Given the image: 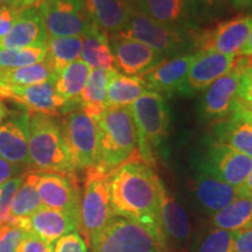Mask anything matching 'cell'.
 Returning <instances> with one entry per match:
<instances>
[{
    "label": "cell",
    "mask_w": 252,
    "mask_h": 252,
    "mask_svg": "<svg viewBox=\"0 0 252 252\" xmlns=\"http://www.w3.org/2000/svg\"><path fill=\"white\" fill-rule=\"evenodd\" d=\"M93 23L106 33L117 34L130 19L133 7L123 0H84Z\"/></svg>",
    "instance_id": "obj_25"
},
{
    "label": "cell",
    "mask_w": 252,
    "mask_h": 252,
    "mask_svg": "<svg viewBox=\"0 0 252 252\" xmlns=\"http://www.w3.org/2000/svg\"><path fill=\"white\" fill-rule=\"evenodd\" d=\"M24 172V166L14 165L0 158V187L11 179L19 176Z\"/></svg>",
    "instance_id": "obj_43"
},
{
    "label": "cell",
    "mask_w": 252,
    "mask_h": 252,
    "mask_svg": "<svg viewBox=\"0 0 252 252\" xmlns=\"http://www.w3.org/2000/svg\"><path fill=\"white\" fill-rule=\"evenodd\" d=\"M25 179V174L15 176L0 187V226L4 225L6 220L9 216V209H11L12 201L18 188L20 187Z\"/></svg>",
    "instance_id": "obj_36"
},
{
    "label": "cell",
    "mask_w": 252,
    "mask_h": 252,
    "mask_svg": "<svg viewBox=\"0 0 252 252\" xmlns=\"http://www.w3.org/2000/svg\"><path fill=\"white\" fill-rule=\"evenodd\" d=\"M112 70L91 69L86 86L81 93L78 104L94 119L98 118L106 108V88Z\"/></svg>",
    "instance_id": "obj_29"
},
{
    "label": "cell",
    "mask_w": 252,
    "mask_h": 252,
    "mask_svg": "<svg viewBox=\"0 0 252 252\" xmlns=\"http://www.w3.org/2000/svg\"><path fill=\"white\" fill-rule=\"evenodd\" d=\"M251 58L237 55L235 67L220 77L204 91L200 102V117L208 123L226 119L231 115L237 100V88L241 71L250 63Z\"/></svg>",
    "instance_id": "obj_11"
},
{
    "label": "cell",
    "mask_w": 252,
    "mask_h": 252,
    "mask_svg": "<svg viewBox=\"0 0 252 252\" xmlns=\"http://www.w3.org/2000/svg\"><path fill=\"white\" fill-rule=\"evenodd\" d=\"M232 111L239 113V115H242L243 117L247 118L248 121H250L252 123V104L244 102V100L239 99L237 97V100H236V104H235V108Z\"/></svg>",
    "instance_id": "obj_45"
},
{
    "label": "cell",
    "mask_w": 252,
    "mask_h": 252,
    "mask_svg": "<svg viewBox=\"0 0 252 252\" xmlns=\"http://www.w3.org/2000/svg\"><path fill=\"white\" fill-rule=\"evenodd\" d=\"M133 9L168 27L180 30H196L194 20L197 19L185 0H130Z\"/></svg>",
    "instance_id": "obj_21"
},
{
    "label": "cell",
    "mask_w": 252,
    "mask_h": 252,
    "mask_svg": "<svg viewBox=\"0 0 252 252\" xmlns=\"http://www.w3.org/2000/svg\"><path fill=\"white\" fill-rule=\"evenodd\" d=\"M19 14V9H15L11 6H2L0 7V41L9 33L15 23Z\"/></svg>",
    "instance_id": "obj_41"
},
{
    "label": "cell",
    "mask_w": 252,
    "mask_h": 252,
    "mask_svg": "<svg viewBox=\"0 0 252 252\" xmlns=\"http://www.w3.org/2000/svg\"><path fill=\"white\" fill-rule=\"evenodd\" d=\"M81 58L91 69H116L109 34L94 24L82 35Z\"/></svg>",
    "instance_id": "obj_26"
},
{
    "label": "cell",
    "mask_w": 252,
    "mask_h": 252,
    "mask_svg": "<svg viewBox=\"0 0 252 252\" xmlns=\"http://www.w3.org/2000/svg\"><path fill=\"white\" fill-rule=\"evenodd\" d=\"M236 232L214 228L203 236L196 252H231Z\"/></svg>",
    "instance_id": "obj_35"
},
{
    "label": "cell",
    "mask_w": 252,
    "mask_h": 252,
    "mask_svg": "<svg viewBox=\"0 0 252 252\" xmlns=\"http://www.w3.org/2000/svg\"><path fill=\"white\" fill-rule=\"evenodd\" d=\"M30 232L19 226H0V252H17L19 245Z\"/></svg>",
    "instance_id": "obj_37"
},
{
    "label": "cell",
    "mask_w": 252,
    "mask_h": 252,
    "mask_svg": "<svg viewBox=\"0 0 252 252\" xmlns=\"http://www.w3.org/2000/svg\"><path fill=\"white\" fill-rule=\"evenodd\" d=\"M47 55V43L27 48H0V69L26 67L42 62Z\"/></svg>",
    "instance_id": "obj_34"
},
{
    "label": "cell",
    "mask_w": 252,
    "mask_h": 252,
    "mask_svg": "<svg viewBox=\"0 0 252 252\" xmlns=\"http://www.w3.org/2000/svg\"><path fill=\"white\" fill-rule=\"evenodd\" d=\"M237 97L249 104H252V64L251 60L248 65L242 69L239 76Z\"/></svg>",
    "instance_id": "obj_39"
},
{
    "label": "cell",
    "mask_w": 252,
    "mask_h": 252,
    "mask_svg": "<svg viewBox=\"0 0 252 252\" xmlns=\"http://www.w3.org/2000/svg\"><path fill=\"white\" fill-rule=\"evenodd\" d=\"M160 229L167 251L171 248L180 251L187 247L190 237V224L187 213L165 186L160 202Z\"/></svg>",
    "instance_id": "obj_19"
},
{
    "label": "cell",
    "mask_w": 252,
    "mask_h": 252,
    "mask_svg": "<svg viewBox=\"0 0 252 252\" xmlns=\"http://www.w3.org/2000/svg\"><path fill=\"white\" fill-rule=\"evenodd\" d=\"M39 11L52 37L82 36L94 24L84 0H43Z\"/></svg>",
    "instance_id": "obj_9"
},
{
    "label": "cell",
    "mask_w": 252,
    "mask_h": 252,
    "mask_svg": "<svg viewBox=\"0 0 252 252\" xmlns=\"http://www.w3.org/2000/svg\"><path fill=\"white\" fill-rule=\"evenodd\" d=\"M36 190L43 207L67 214L80 224L81 193L76 173L37 172Z\"/></svg>",
    "instance_id": "obj_12"
},
{
    "label": "cell",
    "mask_w": 252,
    "mask_h": 252,
    "mask_svg": "<svg viewBox=\"0 0 252 252\" xmlns=\"http://www.w3.org/2000/svg\"><path fill=\"white\" fill-rule=\"evenodd\" d=\"M212 141L252 158V123L232 111L226 119L214 123Z\"/></svg>",
    "instance_id": "obj_23"
},
{
    "label": "cell",
    "mask_w": 252,
    "mask_h": 252,
    "mask_svg": "<svg viewBox=\"0 0 252 252\" xmlns=\"http://www.w3.org/2000/svg\"><path fill=\"white\" fill-rule=\"evenodd\" d=\"M193 31L165 26L133 9L124 28L117 34L149 46L162 58L171 59L194 47Z\"/></svg>",
    "instance_id": "obj_6"
},
{
    "label": "cell",
    "mask_w": 252,
    "mask_h": 252,
    "mask_svg": "<svg viewBox=\"0 0 252 252\" xmlns=\"http://www.w3.org/2000/svg\"><path fill=\"white\" fill-rule=\"evenodd\" d=\"M99 133V167L111 173L138 153L137 131L128 106H106L96 119Z\"/></svg>",
    "instance_id": "obj_3"
},
{
    "label": "cell",
    "mask_w": 252,
    "mask_h": 252,
    "mask_svg": "<svg viewBox=\"0 0 252 252\" xmlns=\"http://www.w3.org/2000/svg\"><path fill=\"white\" fill-rule=\"evenodd\" d=\"M196 1L200 9H203L207 14H217L224 4L222 0H196Z\"/></svg>",
    "instance_id": "obj_44"
},
{
    "label": "cell",
    "mask_w": 252,
    "mask_h": 252,
    "mask_svg": "<svg viewBox=\"0 0 252 252\" xmlns=\"http://www.w3.org/2000/svg\"><path fill=\"white\" fill-rule=\"evenodd\" d=\"M90 71L91 68L89 65L78 59L63 68L58 74L55 80V90L60 97L67 102L64 112L69 108L78 104L81 93L86 86Z\"/></svg>",
    "instance_id": "obj_27"
},
{
    "label": "cell",
    "mask_w": 252,
    "mask_h": 252,
    "mask_svg": "<svg viewBox=\"0 0 252 252\" xmlns=\"http://www.w3.org/2000/svg\"><path fill=\"white\" fill-rule=\"evenodd\" d=\"M6 116H7V109H6L4 103L0 100V124H1L2 121L6 118Z\"/></svg>",
    "instance_id": "obj_51"
},
{
    "label": "cell",
    "mask_w": 252,
    "mask_h": 252,
    "mask_svg": "<svg viewBox=\"0 0 252 252\" xmlns=\"http://www.w3.org/2000/svg\"><path fill=\"white\" fill-rule=\"evenodd\" d=\"M48 40L45 23L36 6L19 11L9 33L0 41V48H27L45 46Z\"/></svg>",
    "instance_id": "obj_20"
},
{
    "label": "cell",
    "mask_w": 252,
    "mask_h": 252,
    "mask_svg": "<svg viewBox=\"0 0 252 252\" xmlns=\"http://www.w3.org/2000/svg\"><path fill=\"white\" fill-rule=\"evenodd\" d=\"M28 228L32 234L36 235L47 243L53 244L70 232H78L80 224L67 214L41 207L28 217Z\"/></svg>",
    "instance_id": "obj_24"
},
{
    "label": "cell",
    "mask_w": 252,
    "mask_h": 252,
    "mask_svg": "<svg viewBox=\"0 0 252 252\" xmlns=\"http://www.w3.org/2000/svg\"><path fill=\"white\" fill-rule=\"evenodd\" d=\"M238 55L247 56V58H252V28H251L250 34H249L248 41L245 42V45L242 47V49L239 50Z\"/></svg>",
    "instance_id": "obj_49"
},
{
    "label": "cell",
    "mask_w": 252,
    "mask_h": 252,
    "mask_svg": "<svg viewBox=\"0 0 252 252\" xmlns=\"http://www.w3.org/2000/svg\"><path fill=\"white\" fill-rule=\"evenodd\" d=\"M7 5V0H0V7H2V6H6Z\"/></svg>",
    "instance_id": "obj_52"
},
{
    "label": "cell",
    "mask_w": 252,
    "mask_h": 252,
    "mask_svg": "<svg viewBox=\"0 0 252 252\" xmlns=\"http://www.w3.org/2000/svg\"><path fill=\"white\" fill-rule=\"evenodd\" d=\"M58 74L45 59L42 62L26 67L0 69V83L14 86H32L43 82L55 81Z\"/></svg>",
    "instance_id": "obj_31"
},
{
    "label": "cell",
    "mask_w": 252,
    "mask_h": 252,
    "mask_svg": "<svg viewBox=\"0 0 252 252\" xmlns=\"http://www.w3.org/2000/svg\"><path fill=\"white\" fill-rule=\"evenodd\" d=\"M110 174L99 166L86 169L78 234L83 236L87 245L116 216L110 201Z\"/></svg>",
    "instance_id": "obj_5"
},
{
    "label": "cell",
    "mask_w": 252,
    "mask_h": 252,
    "mask_svg": "<svg viewBox=\"0 0 252 252\" xmlns=\"http://www.w3.org/2000/svg\"><path fill=\"white\" fill-rule=\"evenodd\" d=\"M82 36L52 37L47 40L46 60L56 74L81 56Z\"/></svg>",
    "instance_id": "obj_32"
},
{
    "label": "cell",
    "mask_w": 252,
    "mask_h": 252,
    "mask_svg": "<svg viewBox=\"0 0 252 252\" xmlns=\"http://www.w3.org/2000/svg\"><path fill=\"white\" fill-rule=\"evenodd\" d=\"M62 121L69 152L76 169H87L99 162V133L96 119L80 104L67 110Z\"/></svg>",
    "instance_id": "obj_8"
},
{
    "label": "cell",
    "mask_w": 252,
    "mask_h": 252,
    "mask_svg": "<svg viewBox=\"0 0 252 252\" xmlns=\"http://www.w3.org/2000/svg\"><path fill=\"white\" fill-rule=\"evenodd\" d=\"M30 111L13 113L0 124V158L19 166H30Z\"/></svg>",
    "instance_id": "obj_17"
},
{
    "label": "cell",
    "mask_w": 252,
    "mask_h": 252,
    "mask_svg": "<svg viewBox=\"0 0 252 252\" xmlns=\"http://www.w3.org/2000/svg\"><path fill=\"white\" fill-rule=\"evenodd\" d=\"M224 4L231 6L236 11H242V9H247L252 6V0H222Z\"/></svg>",
    "instance_id": "obj_48"
},
{
    "label": "cell",
    "mask_w": 252,
    "mask_h": 252,
    "mask_svg": "<svg viewBox=\"0 0 252 252\" xmlns=\"http://www.w3.org/2000/svg\"><path fill=\"white\" fill-rule=\"evenodd\" d=\"M17 252H54L52 244L30 232L19 245Z\"/></svg>",
    "instance_id": "obj_40"
},
{
    "label": "cell",
    "mask_w": 252,
    "mask_h": 252,
    "mask_svg": "<svg viewBox=\"0 0 252 252\" xmlns=\"http://www.w3.org/2000/svg\"><path fill=\"white\" fill-rule=\"evenodd\" d=\"M251 64H252V58H251Z\"/></svg>",
    "instance_id": "obj_54"
},
{
    "label": "cell",
    "mask_w": 252,
    "mask_h": 252,
    "mask_svg": "<svg viewBox=\"0 0 252 252\" xmlns=\"http://www.w3.org/2000/svg\"><path fill=\"white\" fill-rule=\"evenodd\" d=\"M123 1H126V2H128V1H130V0H123Z\"/></svg>",
    "instance_id": "obj_53"
},
{
    "label": "cell",
    "mask_w": 252,
    "mask_h": 252,
    "mask_svg": "<svg viewBox=\"0 0 252 252\" xmlns=\"http://www.w3.org/2000/svg\"><path fill=\"white\" fill-rule=\"evenodd\" d=\"M191 190L202 209L214 215L238 197V189L213 176L198 172L191 182Z\"/></svg>",
    "instance_id": "obj_22"
},
{
    "label": "cell",
    "mask_w": 252,
    "mask_h": 252,
    "mask_svg": "<svg viewBox=\"0 0 252 252\" xmlns=\"http://www.w3.org/2000/svg\"><path fill=\"white\" fill-rule=\"evenodd\" d=\"M185 1H186V4L188 5V7L190 8V11L193 12V13L198 18L201 9H200V6H198L196 0H185Z\"/></svg>",
    "instance_id": "obj_50"
},
{
    "label": "cell",
    "mask_w": 252,
    "mask_h": 252,
    "mask_svg": "<svg viewBox=\"0 0 252 252\" xmlns=\"http://www.w3.org/2000/svg\"><path fill=\"white\" fill-rule=\"evenodd\" d=\"M147 89L141 76H128L113 69L106 88V106H128Z\"/></svg>",
    "instance_id": "obj_28"
},
{
    "label": "cell",
    "mask_w": 252,
    "mask_h": 252,
    "mask_svg": "<svg viewBox=\"0 0 252 252\" xmlns=\"http://www.w3.org/2000/svg\"><path fill=\"white\" fill-rule=\"evenodd\" d=\"M110 48L116 69L128 76H143L165 60L149 46L119 34H111Z\"/></svg>",
    "instance_id": "obj_14"
},
{
    "label": "cell",
    "mask_w": 252,
    "mask_h": 252,
    "mask_svg": "<svg viewBox=\"0 0 252 252\" xmlns=\"http://www.w3.org/2000/svg\"><path fill=\"white\" fill-rule=\"evenodd\" d=\"M194 59L195 54L187 53L163 60L159 65L141 76L146 89L166 96L182 94L186 78Z\"/></svg>",
    "instance_id": "obj_18"
},
{
    "label": "cell",
    "mask_w": 252,
    "mask_h": 252,
    "mask_svg": "<svg viewBox=\"0 0 252 252\" xmlns=\"http://www.w3.org/2000/svg\"><path fill=\"white\" fill-rule=\"evenodd\" d=\"M30 113V166L37 172L75 174L76 167L69 152L59 116L32 111Z\"/></svg>",
    "instance_id": "obj_2"
},
{
    "label": "cell",
    "mask_w": 252,
    "mask_h": 252,
    "mask_svg": "<svg viewBox=\"0 0 252 252\" xmlns=\"http://www.w3.org/2000/svg\"><path fill=\"white\" fill-rule=\"evenodd\" d=\"M252 171V158L212 141L198 161V172L239 188Z\"/></svg>",
    "instance_id": "obj_13"
},
{
    "label": "cell",
    "mask_w": 252,
    "mask_h": 252,
    "mask_svg": "<svg viewBox=\"0 0 252 252\" xmlns=\"http://www.w3.org/2000/svg\"><path fill=\"white\" fill-rule=\"evenodd\" d=\"M130 109L137 131L138 153L144 162L152 167L168 135L171 124L168 106L161 94L147 90L131 104Z\"/></svg>",
    "instance_id": "obj_4"
},
{
    "label": "cell",
    "mask_w": 252,
    "mask_h": 252,
    "mask_svg": "<svg viewBox=\"0 0 252 252\" xmlns=\"http://www.w3.org/2000/svg\"><path fill=\"white\" fill-rule=\"evenodd\" d=\"M162 188L163 184L154 169L137 153L110 174L113 213L144 226L163 242L160 229Z\"/></svg>",
    "instance_id": "obj_1"
},
{
    "label": "cell",
    "mask_w": 252,
    "mask_h": 252,
    "mask_svg": "<svg viewBox=\"0 0 252 252\" xmlns=\"http://www.w3.org/2000/svg\"><path fill=\"white\" fill-rule=\"evenodd\" d=\"M252 28V15L220 21L212 28L194 30L193 46L197 52H215L223 55H238L248 41Z\"/></svg>",
    "instance_id": "obj_10"
},
{
    "label": "cell",
    "mask_w": 252,
    "mask_h": 252,
    "mask_svg": "<svg viewBox=\"0 0 252 252\" xmlns=\"http://www.w3.org/2000/svg\"><path fill=\"white\" fill-rule=\"evenodd\" d=\"M0 97L17 100L26 106L28 111L52 116H59L67 108V102L56 93L55 81L32 86L0 83Z\"/></svg>",
    "instance_id": "obj_15"
},
{
    "label": "cell",
    "mask_w": 252,
    "mask_h": 252,
    "mask_svg": "<svg viewBox=\"0 0 252 252\" xmlns=\"http://www.w3.org/2000/svg\"><path fill=\"white\" fill-rule=\"evenodd\" d=\"M237 55H223L215 52H196L189 68L182 94L194 96L209 88L214 82L231 70Z\"/></svg>",
    "instance_id": "obj_16"
},
{
    "label": "cell",
    "mask_w": 252,
    "mask_h": 252,
    "mask_svg": "<svg viewBox=\"0 0 252 252\" xmlns=\"http://www.w3.org/2000/svg\"><path fill=\"white\" fill-rule=\"evenodd\" d=\"M43 0H7V6H11L15 9H23L30 6H34L35 4H40Z\"/></svg>",
    "instance_id": "obj_46"
},
{
    "label": "cell",
    "mask_w": 252,
    "mask_h": 252,
    "mask_svg": "<svg viewBox=\"0 0 252 252\" xmlns=\"http://www.w3.org/2000/svg\"><path fill=\"white\" fill-rule=\"evenodd\" d=\"M214 228L237 232L252 224V198L238 196L231 203L214 214Z\"/></svg>",
    "instance_id": "obj_30"
},
{
    "label": "cell",
    "mask_w": 252,
    "mask_h": 252,
    "mask_svg": "<svg viewBox=\"0 0 252 252\" xmlns=\"http://www.w3.org/2000/svg\"><path fill=\"white\" fill-rule=\"evenodd\" d=\"M54 252H88L87 244L77 231L63 236L56 242Z\"/></svg>",
    "instance_id": "obj_38"
},
{
    "label": "cell",
    "mask_w": 252,
    "mask_h": 252,
    "mask_svg": "<svg viewBox=\"0 0 252 252\" xmlns=\"http://www.w3.org/2000/svg\"><path fill=\"white\" fill-rule=\"evenodd\" d=\"M89 247L91 252H168L161 239L122 216H113Z\"/></svg>",
    "instance_id": "obj_7"
},
{
    "label": "cell",
    "mask_w": 252,
    "mask_h": 252,
    "mask_svg": "<svg viewBox=\"0 0 252 252\" xmlns=\"http://www.w3.org/2000/svg\"><path fill=\"white\" fill-rule=\"evenodd\" d=\"M37 171L25 174V179L12 201L9 215L13 217H30L42 206L36 190Z\"/></svg>",
    "instance_id": "obj_33"
},
{
    "label": "cell",
    "mask_w": 252,
    "mask_h": 252,
    "mask_svg": "<svg viewBox=\"0 0 252 252\" xmlns=\"http://www.w3.org/2000/svg\"><path fill=\"white\" fill-rule=\"evenodd\" d=\"M238 196H245L252 198V171L249 174L248 179L241 187L238 188Z\"/></svg>",
    "instance_id": "obj_47"
},
{
    "label": "cell",
    "mask_w": 252,
    "mask_h": 252,
    "mask_svg": "<svg viewBox=\"0 0 252 252\" xmlns=\"http://www.w3.org/2000/svg\"><path fill=\"white\" fill-rule=\"evenodd\" d=\"M231 252H252V224L236 232Z\"/></svg>",
    "instance_id": "obj_42"
}]
</instances>
